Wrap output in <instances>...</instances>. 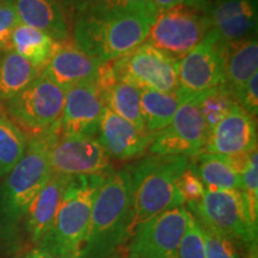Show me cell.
Listing matches in <instances>:
<instances>
[{
    "label": "cell",
    "instance_id": "7c38bea8",
    "mask_svg": "<svg viewBox=\"0 0 258 258\" xmlns=\"http://www.w3.org/2000/svg\"><path fill=\"white\" fill-rule=\"evenodd\" d=\"M208 134L198 99L194 97L179 106L169 125L154 134L148 151L153 156L194 158L205 152Z\"/></svg>",
    "mask_w": 258,
    "mask_h": 258
},
{
    "label": "cell",
    "instance_id": "30bf717a",
    "mask_svg": "<svg viewBox=\"0 0 258 258\" xmlns=\"http://www.w3.org/2000/svg\"><path fill=\"white\" fill-rule=\"evenodd\" d=\"M111 63L118 79L139 90L170 92L179 89L178 60L147 42Z\"/></svg>",
    "mask_w": 258,
    "mask_h": 258
},
{
    "label": "cell",
    "instance_id": "e575fe53",
    "mask_svg": "<svg viewBox=\"0 0 258 258\" xmlns=\"http://www.w3.org/2000/svg\"><path fill=\"white\" fill-rule=\"evenodd\" d=\"M157 11H164L177 6H190L202 11H207L211 8V0H151Z\"/></svg>",
    "mask_w": 258,
    "mask_h": 258
},
{
    "label": "cell",
    "instance_id": "d4e9b609",
    "mask_svg": "<svg viewBox=\"0 0 258 258\" xmlns=\"http://www.w3.org/2000/svg\"><path fill=\"white\" fill-rule=\"evenodd\" d=\"M55 41L47 34L22 23L15 29L10 43V49L17 53L32 66L43 72L51 54Z\"/></svg>",
    "mask_w": 258,
    "mask_h": 258
},
{
    "label": "cell",
    "instance_id": "8fae6325",
    "mask_svg": "<svg viewBox=\"0 0 258 258\" xmlns=\"http://www.w3.org/2000/svg\"><path fill=\"white\" fill-rule=\"evenodd\" d=\"M48 160L51 173L66 177L102 176L111 172V159L97 137H50Z\"/></svg>",
    "mask_w": 258,
    "mask_h": 258
},
{
    "label": "cell",
    "instance_id": "d6a6232c",
    "mask_svg": "<svg viewBox=\"0 0 258 258\" xmlns=\"http://www.w3.org/2000/svg\"><path fill=\"white\" fill-rule=\"evenodd\" d=\"M19 23L14 0H0V53L10 49L12 34Z\"/></svg>",
    "mask_w": 258,
    "mask_h": 258
},
{
    "label": "cell",
    "instance_id": "4fadbf2b",
    "mask_svg": "<svg viewBox=\"0 0 258 258\" xmlns=\"http://www.w3.org/2000/svg\"><path fill=\"white\" fill-rule=\"evenodd\" d=\"M222 42L213 29L186 55L178 60L179 90L190 97L217 89L224 84Z\"/></svg>",
    "mask_w": 258,
    "mask_h": 258
},
{
    "label": "cell",
    "instance_id": "f1b7e54d",
    "mask_svg": "<svg viewBox=\"0 0 258 258\" xmlns=\"http://www.w3.org/2000/svg\"><path fill=\"white\" fill-rule=\"evenodd\" d=\"M199 225L202 234L206 258H240L239 251L232 238L209 226L200 222Z\"/></svg>",
    "mask_w": 258,
    "mask_h": 258
},
{
    "label": "cell",
    "instance_id": "4dcf8cb0",
    "mask_svg": "<svg viewBox=\"0 0 258 258\" xmlns=\"http://www.w3.org/2000/svg\"><path fill=\"white\" fill-rule=\"evenodd\" d=\"M179 258H206L200 225L191 213L189 214L188 226L180 243Z\"/></svg>",
    "mask_w": 258,
    "mask_h": 258
},
{
    "label": "cell",
    "instance_id": "d6986e66",
    "mask_svg": "<svg viewBox=\"0 0 258 258\" xmlns=\"http://www.w3.org/2000/svg\"><path fill=\"white\" fill-rule=\"evenodd\" d=\"M71 179L72 177L51 173L43 188L32 200L25 217L24 226L29 240L36 246L49 232Z\"/></svg>",
    "mask_w": 258,
    "mask_h": 258
},
{
    "label": "cell",
    "instance_id": "83f0119b",
    "mask_svg": "<svg viewBox=\"0 0 258 258\" xmlns=\"http://www.w3.org/2000/svg\"><path fill=\"white\" fill-rule=\"evenodd\" d=\"M202 117L209 131L227 115L235 104H238L235 95L224 85L213 89L196 97Z\"/></svg>",
    "mask_w": 258,
    "mask_h": 258
},
{
    "label": "cell",
    "instance_id": "4316f807",
    "mask_svg": "<svg viewBox=\"0 0 258 258\" xmlns=\"http://www.w3.org/2000/svg\"><path fill=\"white\" fill-rule=\"evenodd\" d=\"M28 147V137L4 111H0V177L19 163Z\"/></svg>",
    "mask_w": 258,
    "mask_h": 258
},
{
    "label": "cell",
    "instance_id": "5bb4252c",
    "mask_svg": "<svg viewBox=\"0 0 258 258\" xmlns=\"http://www.w3.org/2000/svg\"><path fill=\"white\" fill-rule=\"evenodd\" d=\"M104 106L95 82L82 83L66 90L60 134L66 137H96Z\"/></svg>",
    "mask_w": 258,
    "mask_h": 258
},
{
    "label": "cell",
    "instance_id": "44dd1931",
    "mask_svg": "<svg viewBox=\"0 0 258 258\" xmlns=\"http://www.w3.org/2000/svg\"><path fill=\"white\" fill-rule=\"evenodd\" d=\"M222 85L234 93L258 72L257 36L222 43Z\"/></svg>",
    "mask_w": 258,
    "mask_h": 258
},
{
    "label": "cell",
    "instance_id": "836d02e7",
    "mask_svg": "<svg viewBox=\"0 0 258 258\" xmlns=\"http://www.w3.org/2000/svg\"><path fill=\"white\" fill-rule=\"evenodd\" d=\"M238 104L256 117L258 112V72L235 92Z\"/></svg>",
    "mask_w": 258,
    "mask_h": 258
},
{
    "label": "cell",
    "instance_id": "484cf974",
    "mask_svg": "<svg viewBox=\"0 0 258 258\" xmlns=\"http://www.w3.org/2000/svg\"><path fill=\"white\" fill-rule=\"evenodd\" d=\"M198 164L194 165L206 189L241 190L243 180L228 166L224 157L203 152L195 157Z\"/></svg>",
    "mask_w": 258,
    "mask_h": 258
},
{
    "label": "cell",
    "instance_id": "9c48e42d",
    "mask_svg": "<svg viewBox=\"0 0 258 258\" xmlns=\"http://www.w3.org/2000/svg\"><path fill=\"white\" fill-rule=\"evenodd\" d=\"M189 214L185 206H179L139 225L127 239V257L179 258Z\"/></svg>",
    "mask_w": 258,
    "mask_h": 258
},
{
    "label": "cell",
    "instance_id": "277c9868",
    "mask_svg": "<svg viewBox=\"0 0 258 258\" xmlns=\"http://www.w3.org/2000/svg\"><path fill=\"white\" fill-rule=\"evenodd\" d=\"M154 17L137 11H115L72 22V41L99 63L111 62L146 42Z\"/></svg>",
    "mask_w": 258,
    "mask_h": 258
},
{
    "label": "cell",
    "instance_id": "e0dca14e",
    "mask_svg": "<svg viewBox=\"0 0 258 258\" xmlns=\"http://www.w3.org/2000/svg\"><path fill=\"white\" fill-rule=\"evenodd\" d=\"M101 63L69 41L55 42L43 73L64 91L82 83L95 82Z\"/></svg>",
    "mask_w": 258,
    "mask_h": 258
},
{
    "label": "cell",
    "instance_id": "ba28073f",
    "mask_svg": "<svg viewBox=\"0 0 258 258\" xmlns=\"http://www.w3.org/2000/svg\"><path fill=\"white\" fill-rule=\"evenodd\" d=\"M211 29L207 11L177 6L156 12L146 42L179 60L198 46Z\"/></svg>",
    "mask_w": 258,
    "mask_h": 258
},
{
    "label": "cell",
    "instance_id": "6da1fadb",
    "mask_svg": "<svg viewBox=\"0 0 258 258\" xmlns=\"http://www.w3.org/2000/svg\"><path fill=\"white\" fill-rule=\"evenodd\" d=\"M53 134L28 138L23 158L0 185V241L9 249L17 245L19 227L24 224L32 200L51 175L48 145Z\"/></svg>",
    "mask_w": 258,
    "mask_h": 258
},
{
    "label": "cell",
    "instance_id": "52a82bcc",
    "mask_svg": "<svg viewBox=\"0 0 258 258\" xmlns=\"http://www.w3.org/2000/svg\"><path fill=\"white\" fill-rule=\"evenodd\" d=\"M188 211L200 224L250 245L251 249L257 247V225L251 220L241 190L206 189L199 202L188 205Z\"/></svg>",
    "mask_w": 258,
    "mask_h": 258
},
{
    "label": "cell",
    "instance_id": "2e32d148",
    "mask_svg": "<svg viewBox=\"0 0 258 258\" xmlns=\"http://www.w3.org/2000/svg\"><path fill=\"white\" fill-rule=\"evenodd\" d=\"M97 135L110 158L118 160L141 157L148 151L154 138V134L135 127L106 106L99 120Z\"/></svg>",
    "mask_w": 258,
    "mask_h": 258
},
{
    "label": "cell",
    "instance_id": "5b68a950",
    "mask_svg": "<svg viewBox=\"0 0 258 258\" xmlns=\"http://www.w3.org/2000/svg\"><path fill=\"white\" fill-rule=\"evenodd\" d=\"M106 175L72 177L53 225L38 247L57 258H77L88 232L96 194Z\"/></svg>",
    "mask_w": 258,
    "mask_h": 258
},
{
    "label": "cell",
    "instance_id": "f546056e",
    "mask_svg": "<svg viewBox=\"0 0 258 258\" xmlns=\"http://www.w3.org/2000/svg\"><path fill=\"white\" fill-rule=\"evenodd\" d=\"M243 180V191L246 200L247 209H249L250 218L254 225L258 222V163H257V150H254L251 156L250 165L245 173L241 176Z\"/></svg>",
    "mask_w": 258,
    "mask_h": 258
},
{
    "label": "cell",
    "instance_id": "7a4b0ae2",
    "mask_svg": "<svg viewBox=\"0 0 258 258\" xmlns=\"http://www.w3.org/2000/svg\"><path fill=\"white\" fill-rule=\"evenodd\" d=\"M131 195L128 169L105 176L96 194L88 232L77 258H116L128 238Z\"/></svg>",
    "mask_w": 258,
    "mask_h": 258
},
{
    "label": "cell",
    "instance_id": "ffe728a7",
    "mask_svg": "<svg viewBox=\"0 0 258 258\" xmlns=\"http://www.w3.org/2000/svg\"><path fill=\"white\" fill-rule=\"evenodd\" d=\"M22 24L37 29L55 42L71 40L69 19L59 0H14Z\"/></svg>",
    "mask_w": 258,
    "mask_h": 258
},
{
    "label": "cell",
    "instance_id": "3957f363",
    "mask_svg": "<svg viewBox=\"0 0 258 258\" xmlns=\"http://www.w3.org/2000/svg\"><path fill=\"white\" fill-rule=\"evenodd\" d=\"M190 164L188 157L152 154L129 167L132 195L128 238L139 225L171 208L184 206L177 179Z\"/></svg>",
    "mask_w": 258,
    "mask_h": 258
},
{
    "label": "cell",
    "instance_id": "603a6c76",
    "mask_svg": "<svg viewBox=\"0 0 258 258\" xmlns=\"http://www.w3.org/2000/svg\"><path fill=\"white\" fill-rule=\"evenodd\" d=\"M42 72L30 62L19 56L14 50L0 53V105H4L27 86L34 82Z\"/></svg>",
    "mask_w": 258,
    "mask_h": 258
},
{
    "label": "cell",
    "instance_id": "ac0fdd59",
    "mask_svg": "<svg viewBox=\"0 0 258 258\" xmlns=\"http://www.w3.org/2000/svg\"><path fill=\"white\" fill-rule=\"evenodd\" d=\"M208 17L222 43L253 36L257 32L258 0H215L211 3Z\"/></svg>",
    "mask_w": 258,
    "mask_h": 258
},
{
    "label": "cell",
    "instance_id": "d590c367",
    "mask_svg": "<svg viewBox=\"0 0 258 258\" xmlns=\"http://www.w3.org/2000/svg\"><path fill=\"white\" fill-rule=\"evenodd\" d=\"M253 151H251V152H241L237 154H231V156H222V157H224L226 163L228 164V166H230L231 169L237 173V175L243 176L245 171L247 170V167L250 165L251 156H252Z\"/></svg>",
    "mask_w": 258,
    "mask_h": 258
},
{
    "label": "cell",
    "instance_id": "9a60e30c",
    "mask_svg": "<svg viewBox=\"0 0 258 258\" xmlns=\"http://www.w3.org/2000/svg\"><path fill=\"white\" fill-rule=\"evenodd\" d=\"M256 148V117L239 104H235L227 115L209 131L205 152L231 156L241 152H251Z\"/></svg>",
    "mask_w": 258,
    "mask_h": 258
},
{
    "label": "cell",
    "instance_id": "8992f818",
    "mask_svg": "<svg viewBox=\"0 0 258 258\" xmlns=\"http://www.w3.org/2000/svg\"><path fill=\"white\" fill-rule=\"evenodd\" d=\"M66 91L42 72L4 105V112L28 138L60 132Z\"/></svg>",
    "mask_w": 258,
    "mask_h": 258
},
{
    "label": "cell",
    "instance_id": "cb8c5ba5",
    "mask_svg": "<svg viewBox=\"0 0 258 258\" xmlns=\"http://www.w3.org/2000/svg\"><path fill=\"white\" fill-rule=\"evenodd\" d=\"M69 23L83 17L104 15L115 11H137L156 16L151 0H59Z\"/></svg>",
    "mask_w": 258,
    "mask_h": 258
},
{
    "label": "cell",
    "instance_id": "1f68e13d",
    "mask_svg": "<svg viewBox=\"0 0 258 258\" xmlns=\"http://www.w3.org/2000/svg\"><path fill=\"white\" fill-rule=\"evenodd\" d=\"M177 188H178L180 195H182L184 203H196L202 199L203 194L206 191L205 184L196 172L192 164L180 173L177 179Z\"/></svg>",
    "mask_w": 258,
    "mask_h": 258
},
{
    "label": "cell",
    "instance_id": "8d00e7d4",
    "mask_svg": "<svg viewBox=\"0 0 258 258\" xmlns=\"http://www.w3.org/2000/svg\"><path fill=\"white\" fill-rule=\"evenodd\" d=\"M23 258H57V257L54 256V254H51L50 252H48V251L36 246L32 250L29 251Z\"/></svg>",
    "mask_w": 258,
    "mask_h": 258
},
{
    "label": "cell",
    "instance_id": "7402d4cb",
    "mask_svg": "<svg viewBox=\"0 0 258 258\" xmlns=\"http://www.w3.org/2000/svg\"><path fill=\"white\" fill-rule=\"evenodd\" d=\"M190 97L182 90L163 92L154 90H140V105L145 129L156 134L170 124L177 110Z\"/></svg>",
    "mask_w": 258,
    "mask_h": 258
}]
</instances>
